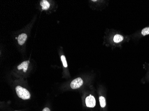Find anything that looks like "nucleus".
<instances>
[{
	"label": "nucleus",
	"instance_id": "9d476101",
	"mask_svg": "<svg viewBox=\"0 0 149 111\" xmlns=\"http://www.w3.org/2000/svg\"><path fill=\"white\" fill-rule=\"evenodd\" d=\"M61 61H62V63H63V66H64V67H65V68L67 67V61H66V58H65V56H64V55L61 56Z\"/></svg>",
	"mask_w": 149,
	"mask_h": 111
},
{
	"label": "nucleus",
	"instance_id": "ddd939ff",
	"mask_svg": "<svg viewBox=\"0 0 149 111\" xmlns=\"http://www.w3.org/2000/svg\"></svg>",
	"mask_w": 149,
	"mask_h": 111
},
{
	"label": "nucleus",
	"instance_id": "9b49d317",
	"mask_svg": "<svg viewBox=\"0 0 149 111\" xmlns=\"http://www.w3.org/2000/svg\"><path fill=\"white\" fill-rule=\"evenodd\" d=\"M42 111H51L50 109L48 108H45L44 109H43V110Z\"/></svg>",
	"mask_w": 149,
	"mask_h": 111
},
{
	"label": "nucleus",
	"instance_id": "0eeeda50",
	"mask_svg": "<svg viewBox=\"0 0 149 111\" xmlns=\"http://www.w3.org/2000/svg\"><path fill=\"white\" fill-rule=\"evenodd\" d=\"M124 39V37L120 34H116L113 37V41L115 43H119L122 41Z\"/></svg>",
	"mask_w": 149,
	"mask_h": 111
},
{
	"label": "nucleus",
	"instance_id": "423d86ee",
	"mask_svg": "<svg viewBox=\"0 0 149 111\" xmlns=\"http://www.w3.org/2000/svg\"><path fill=\"white\" fill-rule=\"evenodd\" d=\"M40 5L42 7V9L43 10H47L50 8V5L49 3L47 0H43L40 2Z\"/></svg>",
	"mask_w": 149,
	"mask_h": 111
},
{
	"label": "nucleus",
	"instance_id": "6e6552de",
	"mask_svg": "<svg viewBox=\"0 0 149 111\" xmlns=\"http://www.w3.org/2000/svg\"><path fill=\"white\" fill-rule=\"evenodd\" d=\"M99 101L101 108H104L106 106V100L104 97L101 96L99 97Z\"/></svg>",
	"mask_w": 149,
	"mask_h": 111
},
{
	"label": "nucleus",
	"instance_id": "f8f14e48",
	"mask_svg": "<svg viewBox=\"0 0 149 111\" xmlns=\"http://www.w3.org/2000/svg\"><path fill=\"white\" fill-rule=\"evenodd\" d=\"M93 1H96V0H92Z\"/></svg>",
	"mask_w": 149,
	"mask_h": 111
},
{
	"label": "nucleus",
	"instance_id": "f03ea898",
	"mask_svg": "<svg viewBox=\"0 0 149 111\" xmlns=\"http://www.w3.org/2000/svg\"><path fill=\"white\" fill-rule=\"evenodd\" d=\"M83 84V80L80 77L76 78L72 80L70 86L72 89H76L80 87Z\"/></svg>",
	"mask_w": 149,
	"mask_h": 111
},
{
	"label": "nucleus",
	"instance_id": "7ed1b4c3",
	"mask_svg": "<svg viewBox=\"0 0 149 111\" xmlns=\"http://www.w3.org/2000/svg\"><path fill=\"white\" fill-rule=\"evenodd\" d=\"M85 103L87 106L89 108H94L96 106V101L95 97L91 95L87 97L85 99Z\"/></svg>",
	"mask_w": 149,
	"mask_h": 111
},
{
	"label": "nucleus",
	"instance_id": "39448f33",
	"mask_svg": "<svg viewBox=\"0 0 149 111\" xmlns=\"http://www.w3.org/2000/svg\"><path fill=\"white\" fill-rule=\"evenodd\" d=\"M29 63H30V62H29V61H25V62H23L22 63L20 64L18 66V67H17V69L18 70L23 69L24 72H25V73L26 72L27 69H28Z\"/></svg>",
	"mask_w": 149,
	"mask_h": 111
},
{
	"label": "nucleus",
	"instance_id": "20e7f679",
	"mask_svg": "<svg viewBox=\"0 0 149 111\" xmlns=\"http://www.w3.org/2000/svg\"><path fill=\"white\" fill-rule=\"evenodd\" d=\"M27 34L25 33L21 34L18 36L17 38V41L20 45H22L24 44L27 40Z\"/></svg>",
	"mask_w": 149,
	"mask_h": 111
},
{
	"label": "nucleus",
	"instance_id": "f257e3e1",
	"mask_svg": "<svg viewBox=\"0 0 149 111\" xmlns=\"http://www.w3.org/2000/svg\"><path fill=\"white\" fill-rule=\"evenodd\" d=\"M16 92L18 97L22 98V99L24 100L29 99L30 97V94L29 91L27 89L20 86H17L16 87Z\"/></svg>",
	"mask_w": 149,
	"mask_h": 111
},
{
	"label": "nucleus",
	"instance_id": "1a4fd4ad",
	"mask_svg": "<svg viewBox=\"0 0 149 111\" xmlns=\"http://www.w3.org/2000/svg\"><path fill=\"white\" fill-rule=\"evenodd\" d=\"M141 33L142 35L144 36L149 34V27H146L143 28L142 30Z\"/></svg>",
	"mask_w": 149,
	"mask_h": 111
}]
</instances>
